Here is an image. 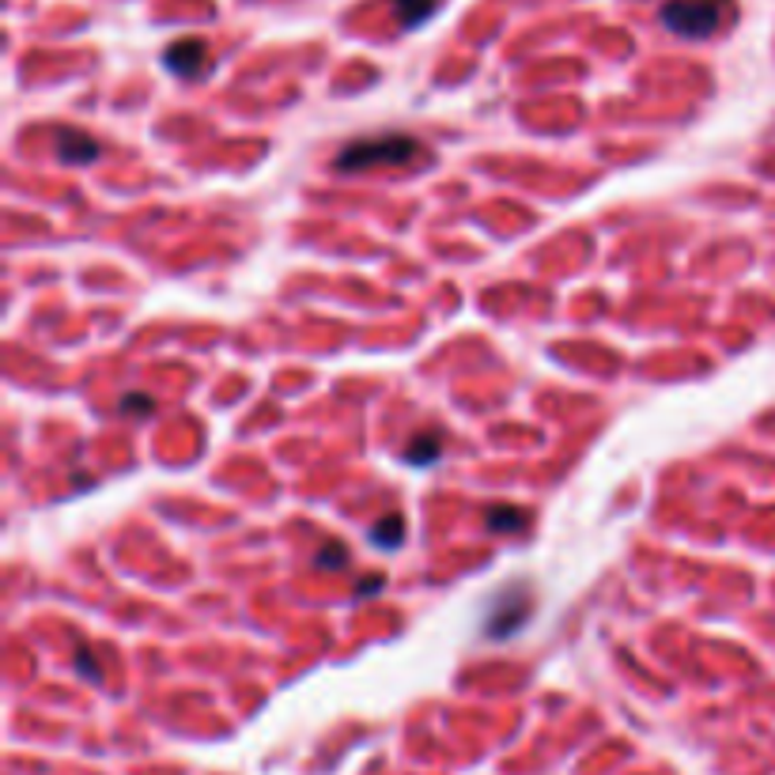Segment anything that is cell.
Here are the masks:
<instances>
[{
	"label": "cell",
	"mask_w": 775,
	"mask_h": 775,
	"mask_svg": "<svg viewBox=\"0 0 775 775\" xmlns=\"http://www.w3.org/2000/svg\"><path fill=\"white\" fill-rule=\"evenodd\" d=\"M126 409H148V401H140V398H129V401H126Z\"/></svg>",
	"instance_id": "cell-12"
},
{
	"label": "cell",
	"mask_w": 775,
	"mask_h": 775,
	"mask_svg": "<svg viewBox=\"0 0 775 775\" xmlns=\"http://www.w3.org/2000/svg\"><path fill=\"white\" fill-rule=\"evenodd\" d=\"M439 454H443V439H439L435 432H428V435H416L413 443H409L405 462L409 465H432V462H439Z\"/></svg>",
	"instance_id": "cell-8"
},
{
	"label": "cell",
	"mask_w": 775,
	"mask_h": 775,
	"mask_svg": "<svg viewBox=\"0 0 775 775\" xmlns=\"http://www.w3.org/2000/svg\"><path fill=\"white\" fill-rule=\"evenodd\" d=\"M163 65L170 72L182 76V80H200L208 72V46L200 38H182V42H170L167 53H163Z\"/></svg>",
	"instance_id": "cell-4"
},
{
	"label": "cell",
	"mask_w": 775,
	"mask_h": 775,
	"mask_svg": "<svg viewBox=\"0 0 775 775\" xmlns=\"http://www.w3.org/2000/svg\"><path fill=\"white\" fill-rule=\"evenodd\" d=\"M57 156L65 163H91L99 159V140L84 129H61L57 133Z\"/></svg>",
	"instance_id": "cell-5"
},
{
	"label": "cell",
	"mask_w": 775,
	"mask_h": 775,
	"mask_svg": "<svg viewBox=\"0 0 775 775\" xmlns=\"http://www.w3.org/2000/svg\"><path fill=\"white\" fill-rule=\"evenodd\" d=\"M738 4L734 0H666L663 23L681 38H712L734 23Z\"/></svg>",
	"instance_id": "cell-2"
},
{
	"label": "cell",
	"mask_w": 775,
	"mask_h": 775,
	"mask_svg": "<svg viewBox=\"0 0 775 775\" xmlns=\"http://www.w3.org/2000/svg\"><path fill=\"white\" fill-rule=\"evenodd\" d=\"M314 563H318V568H344V563H349V549H344L341 541H330V545H322V549H318Z\"/></svg>",
	"instance_id": "cell-10"
},
{
	"label": "cell",
	"mask_w": 775,
	"mask_h": 775,
	"mask_svg": "<svg viewBox=\"0 0 775 775\" xmlns=\"http://www.w3.org/2000/svg\"><path fill=\"white\" fill-rule=\"evenodd\" d=\"M439 8H443V0H394L398 23L405 27V31H413L424 19H432Z\"/></svg>",
	"instance_id": "cell-6"
},
{
	"label": "cell",
	"mask_w": 775,
	"mask_h": 775,
	"mask_svg": "<svg viewBox=\"0 0 775 775\" xmlns=\"http://www.w3.org/2000/svg\"><path fill=\"white\" fill-rule=\"evenodd\" d=\"M530 609H533L530 590H526V587H507L503 595L492 601V614H488V620H484L488 636L503 639V636H511V631H519L522 620L530 617Z\"/></svg>",
	"instance_id": "cell-3"
},
{
	"label": "cell",
	"mask_w": 775,
	"mask_h": 775,
	"mask_svg": "<svg viewBox=\"0 0 775 775\" xmlns=\"http://www.w3.org/2000/svg\"><path fill=\"white\" fill-rule=\"evenodd\" d=\"M367 538L375 549H398L401 538H405V519H401V514H386V519H379L371 526Z\"/></svg>",
	"instance_id": "cell-7"
},
{
	"label": "cell",
	"mask_w": 775,
	"mask_h": 775,
	"mask_svg": "<svg viewBox=\"0 0 775 775\" xmlns=\"http://www.w3.org/2000/svg\"><path fill=\"white\" fill-rule=\"evenodd\" d=\"M526 519H530L526 511H514V507L500 503V507H492V511L484 514V526L492 533H503V530H519V526H526Z\"/></svg>",
	"instance_id": "cell-9"
},
{
	"label": "cell",
	"mask_w": 775,
	"mask_h": 775,
	"mask_svg": "<svg viewBox=\"0 0 775 775\" xmlns=\"http://www.w3.org/2000/svg\"><path fill=\"white\" fill-rule=\"evenodd\" d=\"M424 140L413 137V133H375V137H360L352 140L349 148L333 159L337 175H363V170H379V167H413V163L424 159Z\"/></svg>",
	"instance_id": "cell-1"
},
{
	"label": "cell",
	"mask_w": 775,
	"mask_h": 775,
	"mask_svg": "<svg viewBox=\"0 0 775 775\" xmlns=\"http://www.w3.org/2000/svg\"><path fill=\"white\" fill-rule=\"evenodd\" d=\"M76 669H80L84 677H91V681H102V674H99V663H95V655L88 647H80L76 650Z\"/></svg>",
	"instance_id": "cell-11"
}]
</instances>
